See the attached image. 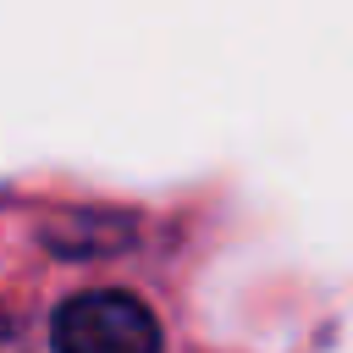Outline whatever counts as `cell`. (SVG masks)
<instances>
[{
  "mask_svg": "<svg viewBox=\"0 0 353 353\" xmlns=\"http://www.w3.org/2000/svg\"><path fill=\"white\" fill-rule=\"evenodd\" d=\"M50 347L55 353H160V320L143 298L99 287L77 292L50 314Z\"/></svg>",
  "mask_w": 353,
  "mask_h": 353,
  "instance_id": "1",
  "label": "cell"
}]
</instances>
